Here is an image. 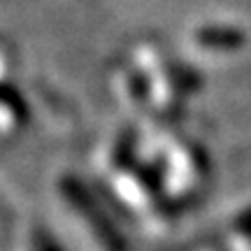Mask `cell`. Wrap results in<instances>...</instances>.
<instances>
[{"mask_svg": "<svg viewBox=\"0 0 251 251\" xmlns=\"http://www.w3.org/2000/svg\"><path fill=\"white\" fill-rule=\"evenodd\" d=\"M198 42L207 49H219V51H230L244 42V35L235 28L228 26H207L198 33Z\"/></svg>", "mask_w": 251, "mask_h": 251, "instance_id": "1", "label": "cell"}]
</instances>
